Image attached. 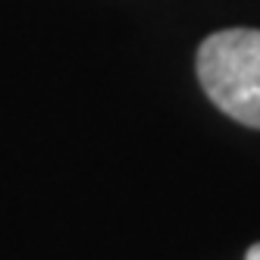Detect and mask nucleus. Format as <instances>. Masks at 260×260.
Instances as JSON below:
<instances>
[{
    "mask_svg": "<svg viewBox=\"0 0 260 260\" xmlns=\"http://www.w3.org/2000/svg\"><path fill=\"white\" fill-rule=\"evenodd\" d=\"M245 260H260V245H251L248 254H245Z\"/></svg>",
    "mask_w": 260,
    "mask_h": 260,
    "instance_id": "2",
    "label": "nucleus"
},
{
    "mask_svg": "<svg viewBox=\"0 0 260 260\" xmlns=\"http://www.w3.org/2000/svg\"><path fill=\"white\" fill-rule=\"evenodd\" d=\"M198 79L210 101L241 125L260 128V31L226 28L198 47Z\"/></svg>",
    "mask_w": 260,
    "mask_h": 260,
    "instance_id": "1",
    "label": "nucleus"
}]
</instances>
